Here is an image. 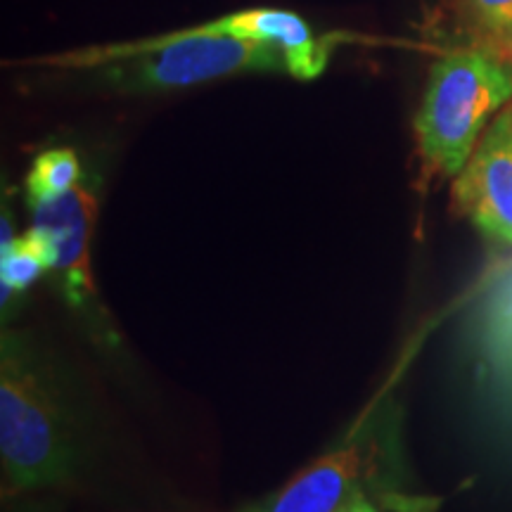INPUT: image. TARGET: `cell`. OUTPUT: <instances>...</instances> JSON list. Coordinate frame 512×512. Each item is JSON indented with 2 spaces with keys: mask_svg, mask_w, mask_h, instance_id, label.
<instances>
[{
  "mask_svg": "<svg viewBox=\"0 0 512 512\" xmlns=\"http://www.w3.org/2000/svg\"><path fill=\"white\" fill-rule=\"evenodd\" d=\"M510 102L512 64L498 50L460 48L439 57L415 117L427 174L456 178L486 128Z\"/></svg>",
  "mask_w": 512,
  "mask_h": 512,
  "instance_id": "1",
  "label": "cell"
},
{
  "mask_svg": "<svg viewBox=\"0 0 512 512\" xmlns=\"http://www.w3.org/2000/svg\"><path fill=\"white\" fill-rule=\"evenodd\" d=\"M0 456L5 494H24L62 482L74 467L67 418L46 370L27 344L3 337L0 361Z\"/></svg>",
  "mask_w": 512,
  "mask_h": 512,
  "instance_id": "2",
  "label": "cell"
},
{
  "mask_svg": "<svg viewBox=\"0 0 512 512\" xmlns=\"http://www.w3.org/2000/svg\"><path fill=\"white\" fill-rule=\"evenodd\" d=\"M67 62L100 67V79L121 91H174L247 72L290 74L285 55L275 48L204 27L133 46L69 55Z\"/></svg>",
  "mask_w": 512,
  "mask_h": 512,
  "instance_id": "3",
  "label": "cell"
},
{
  "mask_svg": "<svg viewBox=\"0 0 512 512\" xmlns=\"http://www.w3.org/2000/svg\"><path fill=\"white\" fill-rule=\"evenodd\" d=\"M396 444V420L389 406L377 408L356 427L354 437L313 460L254 512H342L366 498L368 486L392 477Z\"/></svg>",
  "mask_w": 512,
  "mask_h": 512,
  "instance_id": "4",
  "label": "cell"
},
{
  "mask_svg": "<svg viewBox=\"0 0 512 512\" xmlns=\"http://www.w3.org/2000/svg\"><path fill=\"white\" fill-rule=\"evenodd\" d=\"M453 202L484 235L512 247V102L453 181Z\"/></svg>",
  "mask_w": 512,
  "mask_h": 512,
  "instance_id": "5",
  "label": "cell"
},
{
  "mask_svg": "<svg viewBox=\"0 0 512 512\" xmlns=\"http://www.w3.org/2000/svg\"><path fill=\"white\" fill-rule=\"evenodd\" d=\"M31 233L46 247L50 271L62 278L67 299L74 306L88 304L95 294L91 268V238L98 219V200L91 188L79 183L53 200L31 204Z\"/></svg>",
  "mask_w": 512,
  "mask_h": 512,
  "instance_id": "6",
  "label": "cell"
},
{
  "mask_svg": "<svg viewBox=\"0 0 512 512\" xmlns=\"http://www.w3.org/2000/svg\"><path fill=\"white\" fill-rule=\"evenodd\" d=\"M216 34L245 38L252 43H264L285 55L287 69L294 79H316L330 57V41L313 34L302 17L280 8H254L226 15L214 22L202 24Z\"/></svg>",
  "mask_w": 512,
  "mask_h": 512,
  "instance_id": "7",
  "label": "cell"
},
{
  "mask_svg": "<svg viewBox=\"0 0 512 512\" xmlns=\"http://www.w3.org/2000/svg\"><path fill=\"white\" fill-rule=\"evenodd\" d=\"M50 271V261L46 247L34 233L15 238L10 245L0 247V287H3V304L8 302L10 294L24 292Z\"/></svg>",
  "mask_w": 512,
  "mask_h": 512,
  "instance_id": "8",
  "label": "cell"
},
{
  "mask_svg": "<svg viewBox=\"0 0 512 512\" xmlns=\"http://www.w3.org/2000/svg\"><path fill=\"white\" fill-rule=\"evenodd\" d=\"M81 183V162L72 150H48L38 155L27 176L29 204L53 200Z\"/></svg>",
  "mask_w": 512,
  "mask_h": 512,
  "instance_id": "9",
  "label": "cell"
},
{
  "mask_svg": "<svg viewBox=\"0 0 512 512\" xmlns=\"http://www.w3.org/2000/svg\"><path fill=\"white\" fill-rule=\"evenodd\" d=\"M486 342L496 356L501 373L512 382V278L496 294L486 318Z\"/></svg>",
  "mask_w": 512,
  "mask_h": 512,
  "instance_id": "10",
  "label": "cell"
},
{
  "mask_svg": "<svg viewBox=\"0 0 512 512\" xmlns=\"http://www.w3.org/2000/svg\"><path fill=\"white\" fill-rule=\"evenodd\" d=\"M465 22L489 41L501 43L512 31V0H458Z\"/></svg>",
  "mask_w": 512,
  "mask_h": 512,
  "instance_id": "11",
  "label": "cell"
},
{
  "mask_svg": "<svg viewBox=\"0 0 512 512\" xmlns=\"http://www.w3.org/2000/svg\"><path fill=\"white\" fill-rule=\"evenodd\" d=\"M498 53H501V55L505 57V60H508V62L512 64V31H510L508 36L503 38L501 43H498Z\"/></svg>",
  "mask_w": 512,
  "mask_h": 512,
  "instance_id": "12",
  "label": "cell"
},
{
  "mask_svg": "<svg viewBox=\"0 0 512 512\" xmlns=\"http://www.w3.org/2000/svg\"><path fill=\"white\" fill-rule=\"evenodd\" d=\"M342 512H377V510L366 501V498H361V501L347 505V508H344Z\"/></svg>",
  "mask_w": 512,
  "mask_h": 512,
  "instance_id": "13",
  "label": "cell"
}]
</instances>
